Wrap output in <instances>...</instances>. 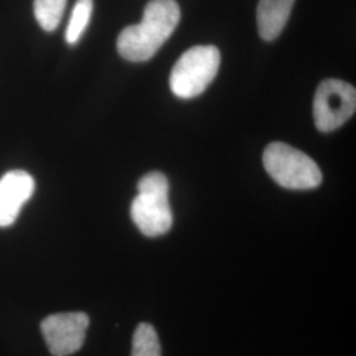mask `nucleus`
I'll use <instances>...</instances> for the list:
<instances>
[{
  "label": "nucleus",
  "instance_id": "nucleus-1",
  "mask_svg": "<svg viewBox=\"0 0 356 356\" xmlns=\"http://www.w3.org/2000/svg\"><path fill=\"white\" fill-rule=\"evenodd\" d=\"M181 11L176 0H151L139 24L124 28L116 41L119 54L132 63L152 58L177 28Z\"/></svg>",
  "mask_w": 356,
  "mask_h": 356
},
{
  "label": "nucleus",
  "instance_id": "nucleus-2",
  "mask_svg": "<svg viewBox=\"0 0 356 356\" xmlns=\"http://www.w3.org/2000/svg\"><path fill=\"white\" fill-rule=\"evenodd\" d=\"M138 191L131 204L134 223L148 238L164 235L173 226L168 178L160 172H151L139 181Z\"/></svg>",
  "mask_w": 356,
  "mask_h": 356
},
{
  "label": "nucleus",
  "instance_id": "nucleus-3",
  "mask_svg": "<svg viewBox=\"0 0 356 356\" xmlns=\"http://www.w3.org/2000/svg\"><path fill=\"white\" fill-rule=\"evenodd\" d=\"M263 164L268 175L285 189L309 191L322 182V172L317 163L306 153L281 141L268 145Z\"/></svg>",
  "mask_w": 356,
  "mask_h": 356
},
{
  "label": "nucleus",
  "instance_id": "nucleus-4",
  "mask_svg": "<svg viewBox=\"0 0 356 356\" xmlns=\"http://www.w3.org/2000/svg\"><path fill=\"white\" fill-rule=\"evenodd\" d=\"M220 66V51L214 45H197L185 51L173 66L169 85L181 99L201 95L214 81Z\"/></svg>",
  "mask_w": 356,
  "mask_h": 356
},
{
  "label": "nucleus",
  "instance_id": "nucleus-5",
  "mask_svg": "<svg viewBox=\"0 0 356 356\" xmlns=\"http://www.w3.org/2000/svg\"><path fill=\"white\" fill-rule=\"evenodd\" d=\"M356 110V90L342 79H325L319 83L313 102L316 127L331 132L343 126Z\"/></svg>",
  "mask_w": 356,
  "mask_h": 356
},
{
  "label": "nucleus",
  "instance_id": "nucleus-6",
  "mask_svg": "<svg viewBox=\"0 0 356 356\" xmlns=\"http://www.w3.org/2000/svg\"><path fill=\"white\" fill-rule=\"evenodd\" d=\"M89 325V316L82 312L58 313L44 319L41 331L51 355L69 356L79 351Z\"/></svg>",
  "mask_w": 356,
  "mask_h": 356
},
{
  "label": "nucleus",
  "instance_id": "nucleus-7",
  "mask_svg": "<svg viewBox=\"0 0 356 356\" xmlns=\"http://www.w3.org/2000/svg\"><path fill=\"white\" fill-rule=\"evenodd\" d=\"M33 191L35 179L24 170H13L0 178V227L15 223Z\"/></svg>",
  "mask_w": 356,
  "mask_h": 356
},
{
  "label": "nucleus",
  "instance_id": "nucleus-8",
  "mask_svg": "<svg viewBox=\"0 0 356 356\" xmlns=\"http://www.w3.org/2000/svg\"><path fill=\"white\" fill-rule=\"evenodd\" d=\"M294 0H260L257 6V29L260 38L272 41L279 38L289 20Z\"/></svg>",
  "mask_w": 356,
  "mask_h": 356
},
{
  "label": "nucleus",
  "instance_id": "nucleus-9",
  "mask_svg": "<svg viewBox=\"0 0 356 356\" xmlns=\"http://www.w3.org/2000/svg\"><path fill=\"white\" fill-rule=\"evenodd\" d=\"M66 1L67 0H35V16L44 31L53 32L60 26Z\"/></svg>",
  "mask_w": 356,
  "mask_h": 356
},
{
  "label": "nucleus",
  "instance_id": "nucleus-10",
  "mask_svg": "<svg viewBox=\"0 0 356 356\" xmlns=\"http://www.w3.org/2000/svg\"><path fill=\"white\" fill-rule=\"evenodd\" d=\"M131 356H161L159 335L149 323H140L134 332Z\"/></svg>",
  "mask_w": 356,
  "mask_h": 356
},
{
  "label": "nucleus",
  "instance_id": "nucleus-11",
  "mask_svg": "<svg viewBox=\"0 0 356 356\" xmlns=\"http://www.w3.org/2000/svg\"><path fill=\"white\" fill-rule=\"evenodd\" d=\"M92 13V0H76L65 33L66 42L74 45L89 26Z\"/></svg>",
  "mask_w": 356,
  "mask_h": 356
}]
</instances>
